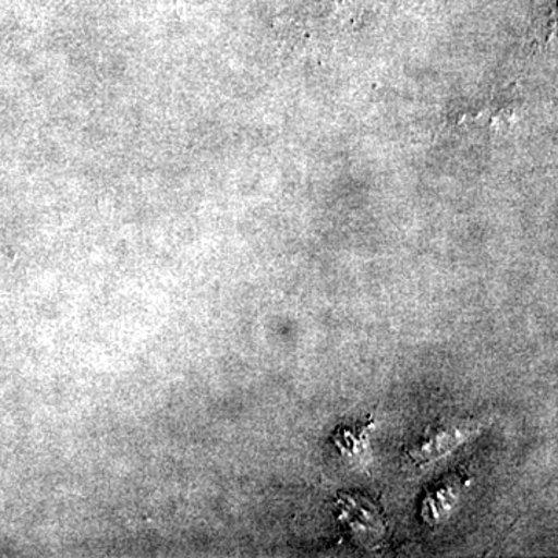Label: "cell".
Here are the masks:
<instances>
[{"mask_svg": "<svg viewBox=\"0 0 558 558\" xmlns=\"http://www.w3.org/2000/svg\"><path fill=\"white\" fill-rule=\"evenodd\" d=\"M470 484V476L453 473L429 488L422 501V519L429 526H438L449 519L458 506L462 490Z\"/></svg>", "mask_w": 558, "mask_h": 558, "instance_id": "7a4b0ae2", "label": "cell"}, {"mask_svg": "<svg viewBox=\"0 0 558 558\" xmlns=\"http://www.w3.org/2000/svg\"><path fill=\"white\" fill-rule=\"evenodd\" d=\"M374 429V418L362 422V424L343 425L337 428L332 435V442L336 444L337 449L344 458L351 461H359L365 459L369 454V435Z\"/></svg>", "mask_w": 558, "mask_h": 558, "instance_id": "3957f363", "label": "cell"}, {"mask_svg": "<svg viewBox=\"0 0 558 558\" xmlns=\"http://www.w3.org/2000/svg\"><path fill=\"white\" fill-rule=\"evenodd\" d=\"M480 425L469 421H439L425 428L424 435L405 449V459L414 468L439 461L476 435Z\"/></svg>", "mask_w": 558, "mask_h": 558, "instance_id": "6da1fadb", "label": "cell"}]
</instances>
